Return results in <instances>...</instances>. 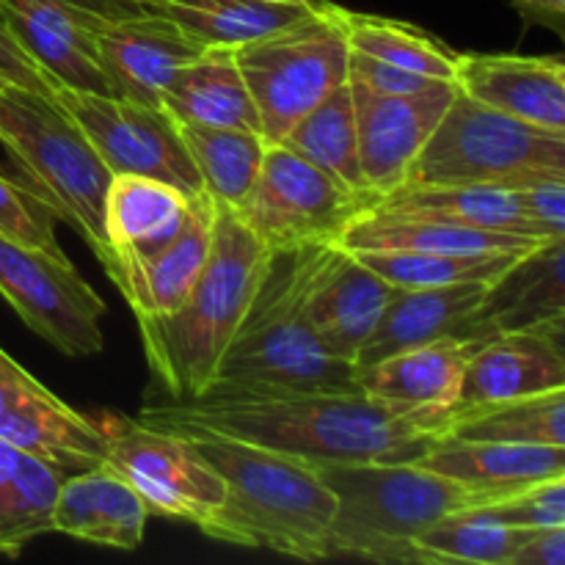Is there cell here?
I'll return each mask as SVG.
<instances>
[{
  "label": "cell",
  "instance_id": "cell-42",
  "mask_svg": "<svg viewBox=\"0 0 565 565\" xmlns=\"http://www.w3.org/2000/svg\"><path fill=\"white\" fill-rule=\"evenodd\" d=\"M0 75L11 83V86H20L25 92L42 94V97L55 99V86L31 58L20 50V44L11 36L9 25H6V17L0 11Z\"/></svg>",
  "mask_w": 565,
  "mask_h": 565
},
{
  "label": "cell",
  "instance_id": "cell-40",
  "mask_svg": "<svg viewBox=\"0 0 565 565\" xmlns=\"http://www.w3.org/2000/svg\"><path fill=\"white\" fill-rule=\"evenodd\" d=\"M519 210L550 237L565 235V171H530L500 182Z\"/></svg>",
  "mask_w": 565,
  "mask_h": 565
},
{
  "label": "cell",
  "instance_id": "cell-46",
  "mask_svg": "<svg viewBox=\"0 0 565 565\" xmlns=\"http://www.w3.org/2000/svg\"><path fill=\"white\" fill-rule=\"evenodd\" d=\"M279 3H315V0H279Z\"/></svg>",
  "mask_w": 565,
  "mask_h": 565
},
{
  "label": "cell",
  "instance_id": "cell-37",
  "mask_svg": "<svg viewBox=\"0 0 565 565\" xmlns=\"http://www.w3.org/2000/svg\"><path fill=\"white\" fill-rule=\"evenodd\" d=\"M370 270L397 290L497 281L524 254H428V252H353Z\"/></svg>",
  "mask_w": 565,
  "mask_h": 565
},
{
  "label": "cell",
  "instance_id": "cell-38",
  "mask_svg": "<svg viewBox=\"0 0 565 565\" xmlns=\"http://www.w3.org/2000/svg\"><path fill=\"white\" fill-rule=\"evenodd\" d=\"M511 527L550 530L565 527V475L541 480L494 502L475 505Z\"/></svg>",
  "mask_w": 565,
  "mask_h": 565
},
{
  "label": "cell",
  "instance_id": "cell-29",
  "mask_svg": "<svg viewBox=\"0 0 565 565\" xmlns=\"http://www.w3.org/2000/svg\"><path fill=\"white\" fill-rule=\"evenodd\" d=\"M370 207L395 210V213L430 215V218L456 221L480 230L516 232V235L555 241L519 210L516 199L500 182H458V185H401L386 196L375 199Z\"/></svg>",
  "mask_w": 565,
  "mask_h": 565
},
{
  "label": "cell",
  "instance_id": "cell-30",
  "mask_svg": "<svg viewBox=\"0 0 565 565\" xmlns=\"http://www.w3.org/2000/svg\"><path fill=\"white\" fill-rule=\"evenodd\" d=\"M64 472L33 452L0 441V555L20 557L53 533V502Z\"/></svg>",
  "mask_w": 565,
  "mask_h": 565
},
{
  "label": "cell",
  "instance_id": "cell-11",
  "mask_svg": "<svg viewBox=\"0 0 565 565\" xmlns=\"http://www.w3.org/2000/svg\"><path fill=\"white\" fill-rule=\"evenodd\" d=\"M0 296L33 334L64 356H97L105 348L108 307L64 254L25 246L0 232Z\"/></svg>",
  "mask_w": 565,
  "mask_h": 565
},
{
  "label": "cell",
  "instance_id": "cell-13",
  "mask_svg": "<svg viewBox=\"0 0 565 565\" xmlns=\"http://www.w3.org/2000/svg\"><path fill=\"white\" fill-rule=\"evenodd\" d=\"M147 9L132 0H0L11 36L53 86L114 94L97 58V31L108 17Z\"/></svg>",
  "mask_w": 565,
  "mask_h": 565
},
{
  "label": "cell",
  "instance_id": "cell-26",
  "mask_svg": "<svg viewBox=\"0 0 565 565\" xmlns=\"http://www.w3.org/2000/svg\"><path fill=\"white\" fill-rule=\"evenodd\" d=\"M489 285L491 281H458V285L401 290L384 309L373 334L362 342L353 367L364 370L381 359L445 337L469 340V320L483 301Z\"/></svg>",
  "mask_w": 565,
  "mask_h": 565
},
{
  "label": "cell",
  "instance_id": "cell-9",
  "mask_svg": "<svg viewBox=\"0 0 565 565\" xmlns=\"http://www.w3.org/2000/svg\"><path fill=\"white\" fill-rule=\"evenodd\" d=\"M105 441L103 461L136 489L149 516L180 519L204 530L224 505V480L191 441L141 419L103 412L94 417Z\"/></svg>",
  "mask_w": 565,
  "mask_h": 565
},
{
  "label": "cell",
  "instance_id": "cell-6",
  "mask_svg": "<svg viewBox=\"0 0 565 565\" xmlns=\"http://www.w3.org/2000/svg\"><path fill=\"white\" fill-rule=\"evenodd\" d=\"M0 143L28 180V191L72 226L99 265L114 259L103 204L110 171L55 99L20 86L0 88Z\"/></svg>",
  "mask_w": 565,
  "mask_h": 565
},
{
  "label": "cell",
  "instance_id": "cell-5",
  "mask_svg": "<svg viewBox=\"0 0 565 565\" xmlns=\"http://www.w3.org/2000/svg\"><path fill=\"white\" fill-rule=\"evenodd\" d=\"M337 500L329 530L331 557L414 563L419 533L475 497L456 480L414 461L312 463Z\"/></svg>",
  "mask_w": 565,
  "mask_h": 565
},
{
  "label": "cell",
  "instance_id": "cell-44",
  "mask_svg": "<svg viewBox=\"0 0 565 565\" xmlns=\"http://www.w3.org/2000/svg\"><path fill=\"white\" fill-rule=\"evenodd\" d=\"M527 22L544 25L557 36L565 33V0H511Z\"/></svg>",
  "mask_w": 565,
  "mask_h": 565
},
{
  "label": "cell",
  "instance_id": "cell-34",
  "mask_svg": "<svg viewBox=\"0 0 565 565\" xmlns=\"http://www.w3.org/2000/svg\"><path fill=\"white\" fill-rule=\"evenodd\" d=\"M535 530L511 527L480 508L467 505L423 530L414 544V563L423 565H511Z\"/></svg>",
  "mask_w": 565,
  "mask_h": 565
},
{
  "label": "cell",
  "instance_id": "cell-18",
  "mask_svg": "<svg viewBox=\"0 0 565 565\" xmlns=\"http://www.w3.org/2000/svg\"><path fill=\"white\" fill-rule=\"evenodd\" d=\"M397 292V287L370 270L356 254L329 243L309 287V323L331 356L353 364L362 342L373 334Z\"/></svg>",
  "mask_w": 565,
  "mask_h": 565
},
{
  "label": "cell",
  "instance_id": "cell-28",
  "mask_svg": "<svg viewBox=\"0 0 565 565\" xmlns=\"http://www.w3.org/2000/svg\"><path fill=\"white\" fill-rule=\"evenodd\" d=\"M177 125L237 127L259 132V116L232 47H207L180 66L160 97Z\"/></svg>",
  "mask_w": 565,
  "mask_h": 565
},
{
  "label": "cell",
  "instance_id": "cell-25",
  "mask_svg": "<svg viewBox=\"0 0 565 565\" xmlns=\"http://www.w3.org/2000/svg\"><path fill=\"white\" fill-rule=\"evenodd\" d=\"M348 252H428V254H527L546 241L516 232L480 230L430 215L364 207L337 235Z\"/></svg>",
  "mask_w": 565,
  "mask_h": 565
},
{
  "label": "cell",
  "instance_id": "cell-45",
  "mask_svg": "<svg viewBox=\"0 0 565 565\" xmlns=\"http://www.w3.org/2000/svg\"><path fill=\"white\" fill-rule=\"evenodd\" d=\"M132 3L147 6V9H154V6H163V3H169V0H132Z\"/></svg>",
  "mask_w": 565,
  "mask_h": 565
},
{
  "label": "cell",
  "instance_id": "cell-17",
  "mask_svg": "<svg viewBox=\"0 0 565 565\" xmlns=\"http://www.w3.org/2000/svg\"><path fill=\"white\" fill-rule=\"evenodd\" d=\"M452 83L486 108L565 132V64L557 55L461 53Z\"/></svg>",
  "mask_w": 565,
  "mask_h": 565
},
{
  "label": "cell",
  "instance_id": "cell-32",
  "mask_svg": "<svg viewBox=\"0 0 565 565\" xmlns=\"http://www.w3.org/2000/svg\"><path fill=\"white\" fill-rule=\"evenodd\" d=\"M445 436L469 441H511V445L565 447V386L458 408L447 419Z\"/></svg>",
  "mask_w": 565,
  "mask_h": 565
},
{
  "label": "cell",
  "instance_id": "cell-31",
  "mask_svg": "<svg viewBox=\"0 0 565 565\" xmlns=\"http://www.w3.org/2000/svg\"><path fill=\"white\" fill-rule=\"evenodd\" d=\"M315 3L279 0H169L154 6L202 47H243L307 20Z\"/></svg>",
  "mask_w": 565,
  "mask_h": 565
},
{
  "label": "cell",
  "instance_id": "cell-10",
  "mask_svg": "<svg viewBox=\"0 0 565 565\" xmlns=\"http://www.w3.org/2000/svg\"><path fill=\"white\" fill-rule=\"evenodd\" d=\"M364 207H370L364 199L348 193L296 149L268 143L257 180L235 207V215L265 246L281 248L334 243L348 221Z\"/></svg>",
  "mask_w": 565,
  "mask_h": 565
},
{
  "label": "cell",
  "instance_id": "cell-20",
  "mask_svg": "<svg viewBox=\"0 0 565 565\" xmlns=\"http://www.w3.org/2000/svg\"><path fill=\"white\" fill-rule=\"evenodd\" d=\"M565 237L546 241L491 281L469 320V340L508 331L565 329Z\"/></svg>",
  "mask_w": 565,
  "mask_h": 565
},
{
  "label": "cell",
  "instance_id": "cell-39",
  "mask_svg": "<svg viewBox=\"0 0 565 565\" xmlns=\"http://www.w3.org/2000/svg\"><path fill=\"white\" fill-rule=\"evenodd\" d=\"M53 221L55 215L42 199L33 196L25 185H17L14 180L0 174V232L3 235L61 257L64 252L55 237Z\"/></svg>",
  "mask_w": 565,
  "mask_h": 565
},
{
  "label": "cell",
  "instance_id": "cell-1",
  "mask_svg": "<svg viewBox=\"0 0 565 565\" xmlns=\"http://www.w3.org/2000/svg\"><path fill=\"white\" fill-rule=\"evenodd\" d=\"M138 419L174 434H218L307 463L417 461L447 430L441 414H403L362 390L207 392L141 408Z\"/></svg>",
  "mask_w": 565,
  "mask_h": 565
},
{
  "label": "cell",
  "instance_id": "cell-2",
  "mask_svg": "<svg viewBox=\"0 0 565 565\" xmlns=\"http://www.w3.org/2000/svg\"><path fill=\"white\" fill-rule=\"evenodd\" d=\"M326 246L268 248L210 392L359 390L356 367L331 356L309 323V287Z\"/></svg>",
  "mask_w": 565,
  "mask_h": 565
},
{
  "label": "cell",
  "instance_id": "cell-21",
  "mask_svg": "<svg viewBox=\"0 0 565 565\" xmlns=\"http://www.w3.org/2000/svg\"><path fill=\"white\" fill-rule=\"evenodd\" d=\"M486 340H445L386 356L370 367L356 370V386L373 401L403 414H441L450 419L461 395L463 373Z\"/></svg>",
  "mask_w": 565,
  "mask_h": 565
},
{
  "label": "cell",
  "instance_id": "cell-15",
  "mask_svg": "<svg viewBox=\"0 0 565 565\" xmlns=\"http://www.w3.org/2000/svg\"><path fill=\"white\" fill-rule=\"evenodd\" d=\"M0 441L44 458L66 475L103 461L105 441L92 417L39 384L0 348Z\"/></svg>",
  "mask_w": 565,
  "mask_h": 565
},
{
  "label": "cell",
  "instance_id": "cell-22",
  "mask_svg": "<svg viewBox=\"0 0 565 565\" xmlns=\"http://www.w3.org/2000/svg\"><path fill=\"white\" fill-rule=\"evenodd\" d=\"M565 329L508 331L489 337L469 359L452 412L513 401L565 386ZM450 412V414H452Z\"/></svg>",
  "mask_w": 565,
  "mask_h": 565
},
{
  "label": "cell",
  "instance_id": "cell-8",
  "mask_svg": "<svg viewBox=\"0 0 565 565\" xmlns=\"http://www.w3.org/2000/svg\"><path fill=\"white\" fill-rule=\"evenodd\" d=\"M530 171H565V132L541 130L458 92L406 185L505 182Z\"/></svg>",
  "mask_w": 565,
  "mask_h": 565
},
{
  "label": "cell",
  "instance_id": "cell-3",
  "mask_svg": "<svg viewBox=\"0 0 565 565\" xmlns=\"http://www.w3.org/2000/svg\"><path fill=\"white\" fill-rule=\"evenodd\" d=\"M180 436L221 475L226 489L204 535L298 561H329L337 500L312 463L230 436Z\"/></svg>",
  "mask_w": 565,
  "mask_h": 565
},
{
  "label": "cell",
  "instance_id": "cell-16",
  "mask_svg": "<svg viewBox=\"0 0 565 565\" xmlns=\"http://www.w3.org/2000/svg\"><path fill=\"white\" fill-rule=\"evenodd\" d=\"M94 42L114 97L147 105H160L180 66L207 50L158 9L108 17Z\"/></svg>",
  "mask_w": 565,
  "mask_h": 565
},
{
  "label": "cell",
  "instance_id": "cell-23",
  "mask_svg": "<svg viewBox=\"0 0 565 565\" xmlns=\"http://www.w3.org/2000/svg\"><path fill=\"white\" fill-rule=\"evenodd\" d=\"M414 463L447 480H456L475 497L472 505H483L541 480L565 475V447L441 436Z\"/></svg>",
  "mask_w": 565,
  "mask_h": 565
},
{
  "label": "cell",
  "instance_id": "cell-27",
  "mask_svg": "<svg viewBox=\"0 0 565 565\" xmlns=\"http://www.w3.org/2000/svg\"><path fill=\"white\" fill-rule=\"evenodd\" d=\"M188 213L191 196L171 182L147 174H114L103 204L105 235L114 252L110 263L160 252L185 226Z\"/></svg>",
  "mask_w": 565,
  "mask_h": 565
},
{
  "label": "cell",
  "instance_id": "cell-47",
  "mask_svg": "<svg viewBox=\"0 0 565 565\" xmlns=\"http://www.w3.org/2000/svg\"><path fill=\"white\" fill-rule=\"evenodd\" d=\"M3 86H11V83H9V81H6V77H3V75H0V88H3Z\"/></svg>",
  "mask_w": 565,
  "mask_h": 565
},
{
  "label": "cell",
  "instance_id": "cell-43",
  "mask_svg": "<svg viewBox=\"0 0 565 565\" xmlns=\"http://www.w3.org/2000/svg\"><path fill=\"white\" fill-rule=\"evenodd\" d=\"M565 563V527L535 530L511 565H563Z\"/></svg>",
  "mask_w": 565,
  "mask_h": 565
},
{
  "label": "cell",
  "instance_id": "cell-35",
  "mask_svg": "<svg viewBox=\"0 0 565 565\" xmlns=\"http://www.w3.org/2000/svg\"><path fill=\"white\" fill-rule=\"evenodd\" d=\"M182 143L202 177V188L213 202L235 210L252 191L265 158L263 132L237 127L177 125Z\"/></svg>",
  "mask_w": 565,
  "mask_h": 565
},
{
  "label": "cell",
  "instance_id": "cell-19",
  "mask_svg": "<svg viewBox=\"0 0 565 565\" xmlns=\"http://www.w3.org/2000/svg\"><path fill=\"white\" fill-rule=\"evenodd\" d=\"M215 202L207 193L191 196L185 226L160 252L143 259H116L105 268L136 318L169 315L188 298L210 257Z\"/></svg>",
  "mask_w": 565,
  "mask_h": 565
},
{
  "label": "cell",
  "instance_id": "cell-14",
  "mask_svg": "<svg viewBox=\"0 0 565 565\" xmlns=\"http://www.w3.org/2000/svg\"><path fill=\"white\" fill-rule=\"evenodd\" d=\"M348 83L356 119L359 166L375 202L406 185L408 169L456 99L458 86L436 81L414 94H375L362 83Z\"/></svg>",
  "mask_w": 565,
  "mask_h": 565
},
{
  "label": "cell",
  "instance_id": "cell-36",
  "mask_svg": "<svg viewBox=\"0 0 565 565\" xmlns=\"http://www.w3.org/2000/svg\"><path fill=\"white\" fill-rule=\"evenodd\" d=\"M345 31L351 50L386 64L403 66L408 72L428 77V81H450L456 77L458 55L439 36L412 22L392 20V17L362 14L345 9Z\"/></svg>",
  "mask_w": 565,
  "mask_h": 565
},
{
  "label": "cell",
  "instance_id": "cell-12",
  "mask_svg": "<svg viewBox=\"0 0 565 565\" xmlns=\"http://www.w3.org/2000/svg\"><path fill=\"white\" fill-rule=\"evenodd\" d=\"M55 103L81 127L110 174L158 177L188 196L204 191L177 121L160 105L66 86L55 88Z\"/></svg>",
  "mask_w": 565,
  "mask_h": 565
},
{
  "label": "cell",
  "instance_id": "cell-41",
  "mask_svg": "<svg viewBox=\"0 0 565 565\" xmlns=\"http://www.w3.org/2000/svg\"><path fill=\"white\" fill-rule=\"evenodd\" d=\"M348 81L362 83L364 88H370L375 94H414L419 88L436 83L417 75V72L403 70V66L386 64V61L373 58V55L356 53V50H351V58H348Z\"/></svg>",
  "mask_w": 565,
  "mask_h": 565
},
{
  "label": "cell",
  "instance_id": "cell-33",
  "mask_svg": "<svg viewBox=\"0 0 565 565\" xmlns=\"http://www.w3.org/2000/svg\"><path fill=\"white\" fill-rule=\"evenodd\" d=\"M290 149H296L301 158L323 169L334 182H340L348 193L370 199L364 185L362 166H359V141H356V119H353V97L351 83L337 86L320 105H315L296 127L285 136Z\"/></svg>",
  "mask_w": 565,
  "mask_h": 565
},
{
  "label": "cell",
  "instance_id": "cell-4",
  "mask_svg": "<svg viewBox=\"0 0 565 565\" xmlns=\"http://www.w3.org/2000/svg\"><path fill=\"white\" fill-rule=\"evenodd\" d=\"M265 257L268 246L215 202L213 246L193 290L174 312L136 318L149 373L174 403L196 401L215 384Z\"/></svg>",
  "mask_w": 565,
  "mask_h": 565
},
{
  "label": "cell",
  "instance_id": "cell-7",
  "mask_svg": "<svg viewBox=\"0 0 565 565\" xmlns=\"http://www.w3.org/2000/svg\"><path fill=\"white\" fill-rule=\"evenodd\" d=\"M351 44L345 9L318 0L312 14L279 33L235 47V61L268 143L287 132L348 81Z\"/></svg>",
  "mask_w": 565,
  "mask_h": 565
},
{
  "label": "cell",
  "instance_id": "cell-24",
  "mask_svg": "<svg viewBox=\"0 0 565 565\" xmlns=\"http://www.w3.org/2000/svg\"><path fill=\"white\" fill-rule=\"evenodd\" d=\"M147 519L136 489L105 461L66 475L53 502V533L105 550L136 552L143 544Z\"/></svg>",
  "mask_w": 565,
  "mask_h": 565
}]
</instances>
